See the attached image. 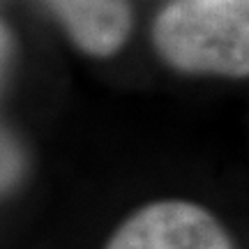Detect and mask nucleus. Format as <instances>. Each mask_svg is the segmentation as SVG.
I'll use <instances>...</instances> for the list:
<instances>
[{"instance_id": "f257e3e1", "label": "nucleus", "mask_w": 249, "mask_h": 249, "mask_svg": "<svg viewBox=\"0 0 249 249\" xmlns=\"http://www.w3.org/2000/svg\"><path fill=\"white\" fill-rule=\"evenodd\" d=\"M152 42L180 71L247 76L249 0H173L155 21Z\"/></svg>"}, {"instance_id": "f03ea898", "label": "nucleus", "mask_w": 249, "mask_h": 249, "mask_svg": "<svg viewBox=\"0 0 249 249\" xmlns=\"http://www.w3.org/2000/svg\"><path fill=\"white\" fill-rule=\"evenodd\" d=\"M104 249H235L213 213L189 201H157L127 217Z\"/></svg>"}, {"instance_id": "20e7f679", "label": "nucleus", "mask_w": 249, "mask_h": 249, "mask_svg": "<svg viewBox=\"0 0 249 249\" xmlns=\"http://www.w3.org/2000/svg\"><path fill=\"white\" fill-rule=\"evenodd\" d=\"M2 155H5V157H2V182H5V187H7L18 178L17 164L21 161V157H18L14 143H9L7 139H5V152H2Z\"/></svg>"}, {"instance_id": "7ed1b4c3", "label": "nucleus", "mask_w": 249, "mask_h": 249, "mask_svg": "<svg viewBox=\"0 0 249 249\" xmlns=\"http://www.w3.org/2000/svg\"><path fill=\"white\" fill-rule=\"evenodd\" d=\"M71 42L97 58L116 53L132 30L127 0H46Z\"/></svg>"}]
</instances>
